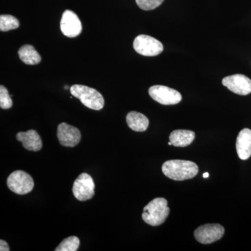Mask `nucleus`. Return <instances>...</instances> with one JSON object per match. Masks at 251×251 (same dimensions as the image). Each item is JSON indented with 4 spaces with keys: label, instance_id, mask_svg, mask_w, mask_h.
Masks as SVG:
<instances>
[{
    "label": "nucleus",
    "instance_id": "1",
    "mask_svg": "<svg viewBox=\"0 0 251 251\" xmlns=\"http://www.w3.org/2000/svg\"><path fill=\"white\" fill-rule=\"evenodd\" d=\"M198 171L196 163L184 160H170L162 166L163 174L175 181L192 179L197 175Z\"/></svg>",
    "mask_w": 251,
    "mask_h": 251
},
{
    "label": "nucleus",
    "instance_id": "2",
    "mask_svg": "<svg viewBox=\"0 0 251 251\" xmlns=\"http://www.w3.org/2000/svg\"><path fill=\"white\" fill-rule=\"evenodd\" d=\"M169 214L168 201L165 198H157L144 207L142 218L146 224L158 226L166 221Z\"/></svg>",
    "mask_w": 251,
    "mask_h": 251
},
{
    "label": "nucleus",
    "instance_id": "3",
    "mask_svg": "<svg viewBox=\"0 0 251 251\" xmlns=\"http://www.w3.org/2000/svg\"><path fill=\"white\" fill-rule=\"evenodd\" d=\"M71 94L80 99L81 103L87 108L100 110L105 105L102 94L95 89L82 85H74L70 88Z\"/></svg>",
    "mask_w": 251,
    "mask_h": 251
},
{
    "label": "nucleus",
    "instance_id": "4",
    "mask_svg": "<svg viewBox=\"0 0 251 251\" xmlns=\"http://www.w3.org/2000/svg\"><path fill=\"white\" fill-rule=\"evenodd\" d=\"M7 186L12 192L25 195L32 191L34 183L32 177L27 173L16 171L11 173L8 177Z\"/></svg>",
    "mask_w": 251,
    "mask_h": 251
},
{
    "label": "nucleus",
    "instance_id": "5",
    "mask_svg": "<svg viewBox=\"0 0 251 251\" xmlns=\"http://www.w3.org/2000/svg\"><path fill=\"white\" fill-rule=\"evenodd\" d=\"M133 49L142 55L153 57L163 52V46L152 36L140 34L133 41Z\"/></svg>",
    "mask_w": 251,
    "mask_h": 251
},
{
    "label": "nucleus",
    "instance_id": "6",
    "mask_svg": "<svg viewBox=\"0 0 251 251\" xmlns=\"http://www.w3.org/2000/svg\"><path fill=\"white\" fill-rule=\"evenodd\" d=\"M150 97L162 105H175L182 99L178 91L163 85H154L149 89Z\"/></svg>",
    "mask_w": 251,
    "mask_h": 251
},
{
    "label": "nucleus",
    "instance_id": "7",
    "mask_svg": "<svg viewBox=\"0 0 251 251\" xmlns=\"http://www.w3.org/2000/svg\"><path fill=\"white\" fill-rule=\"evenodd\" d=\"M95 184L92 176L87 173H82L75 180L73 186V193L77 200L86 201L94 197Z\"/></svg>",
    "mask_w": 251,
    "mask_h": 251
},
{
    "label": "nucleus",
    "instance_id": "8",
    "mask_svg": "<svg viewBox=\"0 0 251 251\" xmlns=\"http://www.w3.org/2000/svg\"><path fill=\"white\" fill-rule=\"evenodd\" d=\"M225 229L220 224H206L195 230L194 236L198 242L209 244L220 240L224 235Z\"/></svg>",
    "mask_w": 251,
    "mask_h": 251
},
{
    "label": "nucleus",
    "instance_id": "9",
    "mask_svg": "<svg viewBox=\"0 0 251 251\" xmlns=\"http://www.w3.org/2000/svg\"><path fill=\"white\" fill-rule=\"evenodd\" d=\"M60 29L63 34L67 37H76L82 32V23L75 13L71 10H66L61 19Z\"/></svg>",
    "mask_w": 251,
    "mask_h": 251
},
{
    "label": "nucleus",
    "instance_id": "10",
    "mask_svg": "<svg viewBox=\"0 0 251 251\" xmlns=\"http://www.w3.org/2000/svg\"><path fill=\"white\" fill-rule=\"evenodd\" d=\"M223 85L239 95L246 96L251 93V80L242 74H234L224 77Z\"/></svg>",
    "mask_w": 251,
    "mask_h": 251
},
{
    "label": "nucleus",
    "instance_id": "11",
    "mask_svg": "<svg viewBox=\"0 0 251 251\" xmlns=\"http://www.w3.org/2000/svg\"><path fill=\"white\" fill-rule=\"evenodd\" d=\"M57 138L62 146L74 148L80 142L81 133L76 127L63 122L57 127Z\"/></svg>",
    "mask_w": 251,
    "mask_h": 251
},
{
    "label": "nucleus",
    "instance_id": "12",
    "mask_svg": "<svg viewBox=\"0 0 251 251\" xmlns=\"http://www.w3.org/2000/svg\"><path fill=\"white\" fill-rule=\"evenodd\" d=\"M16 138L21 142L23 146L29 151H38L43 147L40 135L35 130H29L26 132H20L16 135Z\"/></svg>",
    "mask_w": 251,
    "mask_h": 251
},
{
    "label": "nucleus",
    "instance_id": "13",
    "mask_svg": "<svg viewBox=\"0 0 251 251\" xmlns=\"http://www.w3.org/2000/svg\"><path fill=\"white\" fill-rule=\"evenodd\" d=\"M236 149L239 158L247 160L251 156V130L244 128L239 132L236 142Z\"/></svg>",
    "mask_w": 251,
    "mask_h": 251
},
{
    "label": "nucleus",
    "instance_id": "14",
    "mask_svg": "<svg viewBox=\"0 0 251 251\" xmlns=\"http://www.w3.org/2000/svg\"><path fill=\"white\" fill-rule=\"evenodd\" d=\"M194 132L189 130H175L170 135V141L176 148H185L195 139Z\"/></svg>",
    "mask_w": 251,
    "mask_h": 251
},
{
    "label": "nucleus",
    "instance_id": "15",
    "mask_svg": "<svg viewBox=\"0 0 251 251\" xmlns=\"http://www.w3.org/2000/svg\"><path fill=\"white\" fill-rule=\"evenodd\" d=\"M126 122L130 129L137 132L145 131L150 125L148 117L143 114L135 111L128 112Z\"/></svg>",
    "mask_w": 251,
    "mask_h": 251
},
{
    "label": "nucleus",
    "instance_id": "16",
    "mask_svg": "<svg viewBox=\"0 0 251 251\" xmlns=\"http://www.w3.org/2000/svg\"><path fill=\"white\" fill-rule=\"evenodd\" d=\"M18 55L21 61L28 65H35L41 61L40 54L31 45L23 46L18 50Z\"/></svg>",
    "mask_w": 251,
    "mask_h": 251
},
{
    "label": "nucleus",
    "instance_id": "17",
    "mask_svg": "<svg viewBox=\"0 0 251 251\" xmlns=\"http://www.w3.org/2000/svg\"><path fill=\"white\" fill-rule=\"evenodd\" d=\"M18 20L11 15H1L0 16V30L7 31L19 27Z\"/></svg>",
    "mask_w": 251,
    "mask_h": 251
},
{
    "label": "nucleus",
    "instance_id": "18",
    "mask_svg": "<svg viewBox=\"0 0 251 251\" xmlns=\"http://www.w3.org/2000/svg\"><path fill=\"white\" fill-rule=\"evenodd\" d=\"M80 246L78 238L72 236L64 239L59 244L55 251H76Z\"/></svg>",
    "mask_w": 251,
    "mask_h": 251
},
{
    "label": "nucleus",
    "instance_id": "19",
    "mask_svg": "<svg viewBox=\"0 0 251 251\" xmlns=\"http://www.w3.org/2000/svg\"><path fill=\"white\" fill-rule=\"evenodd\" d=\"M13 105L12 99L9 95V91L4 86H0V107L1 109L11 108Z\"/></svg>",
    "mask_w": 251,
    "mask_h": 251
},
{
    "label": "nucleus",
    "instance_id": "20",
    "mask_svg": "<svg viewBox=\"0 0 251 251\" xmlns=\"http://www.w3.org/2000/svg\"><path fill=\"white\" fill-rule=\"evenodd\" d=\"M164 0H135L136 4L140 9L145 11H150L158 7Z\"/></svg>",
    "mask_w": 251,
    "mask_h": 251
},
{
    "label": "nucleus",
    "instance_id": "21",
    "mask_svg": "<svg viewBox=\"0 0 251 251\" xmlns=\"http://www.w3.org/2000/svg\"><path fill=\"white\" fill-rule=\"evenodd\" d=\"M0 251H9L10 249L9 245H8L7 243L5 242L4 240H2L1 239L0 240Z\"/></svg>",
    "mask_w": 251,
    "mask_h": 251
},
{
    "label": "nucleus",
    "instance_id": "22",
    "mask_svg": "<svg viewBox=\"0 0 251 251\" xmlns=\"http://www.w3.org/2000/svg\"><path fill=\"white\" fill-rule=\"evenodd\" d=\"M209 174L208 173H205L204 174H203V177L204 178H208L209 177Z\"/></svg>",
    "mask_w": 251,
    "mask_h": 251
},
{
    "label": "nucleus",
    "instance_id": "23",
    "mask_svg": "<svg viewBox=\"0 0 251 251\" xmlns=\"http://www.w3.org/2000/svg\"><path fill=\"white\" fill-rule=\"evenodd\" d=\"M168 145H173V144H172L171 142L170 141L169 143H168Z\"/></svg>",
    "mask_w": 251,
    "mask_h": 251
},
{
    "label": "nucleus",
    "instance_id": "24",
    "mask_svg": "<svg viewBox=\"0 0 251 251\" xmlns=\"http://www.w3.org/2000/svg\"><path fill=\"white\" fill-rule=\"evenodd\" d=\"M65 89H69V87H68V86H65Z\"/></svg>",
    "mask_w": 251,
    "mask_h": 251
}]
</instances>
